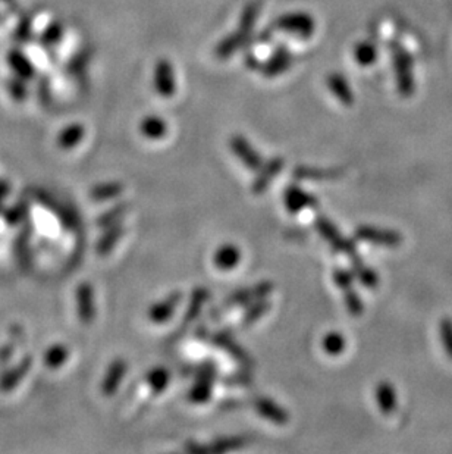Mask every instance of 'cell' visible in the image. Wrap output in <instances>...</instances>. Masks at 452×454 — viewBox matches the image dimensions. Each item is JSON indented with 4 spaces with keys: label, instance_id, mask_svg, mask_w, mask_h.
<instances>
[{
    "label": "cell",
    "instance_id": "1",
    "mask_svg": "<svg viewBox=\"0 0 452 454\" xmlns=\"http://www.w3.org/2000/svg\"><path fill=\"white\" fill-rule=\"evenodd\" d=\"M209 341H212L214 345L222 348L223 352L228 353L241 367L251 369L256 366V362L251 357V354L247 352L240 343H236L232 330L223 328L218 332L210 334Z\"/></svg>",
    "mask_w": 452,
    "mask_h": 454
},
{
    "label": "cell",
    "instance_id": "2",
    "mask_svg": "<svg viewBox=\"0 0 452 454\" xmlns=\"http://www.w3.org/2000/svg\"><path fill=\"white\" fill-rule=\"evenodd\" d=\"M273 288L275 284L272 281H262L251 285V287H245L242 290L235 291L222 303L221 309L218 312L221 313L225 309H232L236 308V306H249L257 300L266 299L267 295L273 291Z\"/></svg>",
    "mask_w": 452,
    "mask_h": 454
},
{
    "label": "cell",
    "instance_id": "3",
    "mask_svg": "<svg viewBox=\"0 0 452 454\" xmlns=\"http://www.w3.org/2000/svg\"><path fill=\"white\" fill-rule=\"evenodd\" d=\"M315 225H316V229L320 232V236L325 238L337 251L346 253V255L351 260L359 258L357 256V249H355L354 242L347 240L346 237H342L341 232L338 231V228L333 225L326 216L319 215L315 220Z\"/></svg>",
    "mask_w": 452,
    "mask_h": 454
},
{
    "label": "cell",
    "instance_id": "4",
    "mask_svg": "<svg viewBox=\"0 0 452 454\" xmlns=\"http://www.w3.org/2000/svg\"><path fill=\"white\" fill-rule=\"evenodd\" d=\"M355 237L360 241H368L372 245L385 246V247H396L401 242V236L394 231L379 229L374 227H360L355 231Z\"/></svg>",
    "mask_w": 452,
    "mask_h": 454
},
{
    "label": "cell",
    "instance_id": "5",
    "mask_svg": "<svg viewBox=\"0 0 452 454\" xmlns=\"http://www.w3.org/2000/svg\"><path fill=\"white\" fill-rule=\"evenodd\" d=\"M182 302L181 291H172L165 299H161L159 303H155L148 310V318L155 324H163L174 316L179 303Z\"/></svg>",
    "mask_w": 452,
    "mask_h": 454
},
{
    "label": "cell",
    "instance_id": "6",
    "mask_svg": "<svg viewBox=\"0 0 452 454\" xmlns=\"http://www.w3.org/2000/svg\"><path fill=\"white\" fill-rule=\"evenodd\" d=\"M284 200L285 206L291 214H298L300 210H303L304 207L316 209L319 206V200L311 193L304 192V190L300 188L298 185H289L285 190Z\"/></svg>",
    "mask_w": 452,
    "mask_h": 454
},
{
    "label": "cell",
    "instance_id": "7",
    "mask_svg": "<svg viewBox=\"0 0 452 454\" xmlns=\"http://www.w3.org/2000/svg\"><path fill=\"white\" fill-rule=\"evenodd\" d=\"M209 299H210V291L206 287H197L196 290L192 291L190 303L187 306V310H185V315H184V319H182V330L174 334V340L181 339L179 335L182 334V331H184L190 324H192L194 321L199 318L203 308H204V304L209 302Z\"/></svg>",
    "mask_w": 452,
    "mask_h": 454
},
{
    "label": "cell",
    "instance_id": "8",
    "mask_svg": "<svg viewBox=\"0 0 452 454\" xmlns=\"http://www.w3.org/2000/svg\"><path fill=\"white\" fill-rule=\"evenodd\" d=\"M231 149L234 155L238 157V159L249 168V170H260V166L263 165V161L260 155H258L253 146L247 141L242 135H234L231 140Z\"/></svg>",
    "mask_w": 452,
    "mask_h": 454
},
{
    "label": "cell",
    "instance_id": "9",
    "mask_svg": "<svg viewBox=\"0 0 452 454\" xmlns=\"http://www.w3.org/2000/svg\"><path fill=\"white\" fill-rule=\"evenodd\" d=\"M253 407L258 415H262L264 419L273 422L276 425H285L288 424V413L286 410H284L281 406H279L276 401L263 397V396H257L253 398Z\"/></svg>",
    "mask_w": 452,
    "mask_h": 454
},
{
    "label": "cell",
    "instance_id": "10",
    "mask_svg": "<svg viewBox=\"0 0 452 454\" xmlns=\"http://www.w3.org/2000/svg\"><path fill=\"white\" fill-rule=\"evenodd\" d=\"M395 69H396V80L398 87L404 96L413 93V69H411V59L408 58L404 50H396L395 54Z\"/></svg>",
    "mask_w": 452,
    "mask_h": 454
},
{
    "label": "cell",
    "instance_id": "11",
    "mask_svg": "<svg viewBox=\"0 0 452 454\" xmlns=\"http://www.w3.org/2000/svg\"><path fill=\"white\" fill-rule=\"evenodd\" d=\"M284 168V161L281 157H275V159H271L267 163L260 166V171H258L257 177L254 178L253 185H251V192L254 194H262L264 193L267 187L271 185L272 179L278 177V174L281 172Z\"/></svg>",
    "mask_w": 452,
    "mask_h": 454
},
{
    "label": "cell",
    "instance_id": "12",
    "mask_svg": "<svg viewBox=\"0 0 452 454\" xmlns=\"http://www.w3.org/2000/svg\"><path fill=\"white\" fill-rule=\"evenodd\" d=\"M31 365H32V359L31 356H27L19 362V365L10 369H5V372L0 375V391L2 393L12 391V389L25 378Z\"/></svg>",
    "mask_w": 452,
    "mask_h": 454
},
{
    "label": "cell",
    "instance_id": "13",
    "mask_svg": "<svg viewBox=\"0 0 452 454\" xmlns=\"http://www.w3.org/2000/svg\"><path fill=\"white\" fill-rule=\"evenodd\" d=\"M77 310L82 324H90L94 319V294L90 282H81L77 288Z\"/></svg>",
    "mask_w": 452,
    "mask_h": 454
},
{
    "label": "cell",
    "instance_id": "14",
    "mask_svg": "<svg viewBox=\"0 0 452 454\" xmlns=\"http://www.w3.org/2000/svg\"><path fill=\"white\" fill-rule=\"evenodd\" d=\"M126 362L124 359H115V361L109 365L106 371V375L103 378V383H102V391L104 396L111 397L115 394V391L120 387V384L122 383V379L126 375Z\"/></svg>",
    "mask_w": 452,
    "mask_h": 454
},
{
    "label": "cell",
    "instance_id": "15",
    "mask_svg": "<svg viewBox=\"0 0 452 454\" xmlns=\"http://www.w3.org/2000/svg\"><path fill=\"white\" fill-rule=\"evenodd\" d=\"M241 260V250L234 245L222 246L214 255V265L222 271H231Z\"/></svg>",
    "mask_w": 452,
    "mask_h": 454
},
{
    "label": "cell",
    "instance_id": "16",
    "mask_svg": "<svg viewBox=\"0 0 452 454\" xmlns=\"http://www.w3.org/2000/svg\"><path fill=\"white\" fill-rule=\"evenodd\" d=\"M339 170H321V168L315 166H298L294 170V178L301 179H308V181H321V179H335L341 177Z\"/></svg>",
    "mask_w": 452,
    "mask_h": 454
},
{
    "label": "cell",
    "instance_id": "17",
    "mask_svg": "<svg viewBox=\"0 0 452 454\" xmlns=\"http://www.w3.org/2000/svg\"><path fill=\"white\" fill-rule=\"evenodd\" d=\"M271 302L262 299V300H257L251 304H249V309L245 310L244 316H242V321H241V328L247 330L250 328L253 324H256L258 319H262L263 316L271 310Z\"/></svg>",
    "mask_w": 452,
    "mask_h": 454
},
{
    "label": "cell",
    "instance_id": "18",
    "mask_svg": "<svg viewBox=\"0 0 452 454\" xmlns=\"http://www.w3.org/2000/svg\"><path fill=\"white\" fill-rule=\"evenodd\" d=\"M106 229L107 231L100 237L99 242H97V251H99V255H102V256H106L107 253H111L113 250L117 240L124 236V231H125L124 225H121V224H115Z\"/></svg>",
    "mask_w": 452,
    "mask_h": 454
},
{
    "label": "cell",
    "instance_id": "19",
    "mask_svg": "<svg viewBox=\"0 0 452 454\" xmlns=\"http://www.w3.org/2000/svg\"><path fill=\"white\" fill-rule=\"evenodd\" d=\"M68 357H69L68 347L65 344L58 343V344H53L47 348L45 356H43V362H45V365L49 369H59L60 366H63L65 363H67Z\"/></svg>",
    "mask_w": 452,
    "mask_h": 454
},
{
    "label": "cell",
    "instance_id": "20",
    "mask_svg": "<svg viewBox=\"0 0 452 454\" xmlns=\"http://www.w3.org/2000/svg\"><path fill=\"white\" fill-rule=\"evenodd\" d=\"M376 400L383 413L389 415L396 407V397H395V389L391 384L381 383L376 388Z\"/></svg>",
    "mask_w": 452,
    "mask_h": 454
},
{
    "label": "cell",
    "instance_id": "21",
    "mask_svg": "<svg viewBox=\"0 0 452 454\" xmlns=\"http://www.w3.org/2000/svg\"><path fill=\"white\" fill-rule=\"evenodd\" d=\"M129 207H131V205H129L128 202H121L120 205H116L112 209L106 210V212H103L99 216V219H97V225L102 228H109L115 224H120L124 219V216L129 212Z\"/></svg>",
    "mask_w": 452,
    "mask_h": 454
},
{
    "label": "cell",
    "instance_id": "22",
    "mask_svg": "<svg viewBox=\"0 0 452 454\" xmlns=\"http://www.w3.org/2000/svg\"><path fill=\"white\" fill-rule=\"evenodd\" d=\"M146 379H147V384L150 385V388H152V394L157 396L168 387V384L170 381V372L166 367L159 366V367L152 369V371H150L148 375L146 376Z\"/></svg>",
    "mask_w": 452,
    "mask_h": 454
},
{
    "label": "cell",
    "instance_id": "23",
    "mask_svg": "<svg viewBox=\"0 0 452 454\" xmlns=\"http://www.w3.org/2000/svg\"><path fill=\"white\" fill-rule=\"evenodd\" d=\"M124 192V185L121 183H104L91 188L90 196L94 202H106V200L115 198Z\"/></svg>",
    "mask_w": 452,
    "mask_h": 454
},
{
    "label": "cell",
    "instance_id": "24",
    "mask_svg": "<svg viewBox=\"0 0 452 454\" xmlns=\"http://www.w3.org/2000/svg\"><path fill=\"white\" fill-rule=\"evenodd\" d=\"M139 130L150 140H159L166 134V125L157 116H150L142 122Z\"/></svg>",
    "mask_w": 452,
    "mask_h": 454
},
{
    "label": "cell",
    "instance_id": "25",
    "mask_svg": "<svg viewBox=\"0 0 452 454\" xmlns=\"http://www.w3.org/2000/svg\"><path fill=\"white\" fill-rule=\"evenodd\" d=\"M213 384L214 383L207 381V379H196V384L192 385V388L188 393V398L192 401V403H197V405L206 403L212 396Z\"/></svg>",
    "mask_w": 452,
    "mask_h": 454
},
{
    "label": "cell",
    "instance_id": "26",
    "mask_svg": "<svg viewBox=\"0 0 452 454\" xmlns=\"http://www.w3.org/2000/svg\"><path fill=\"white\" fill-rule=\"evenodd\" d=\"M245 446V438L242 437H222L214 440L212 444L209 446V454H221L226 451H232V450H238Z\"/></svg>",
    "mask_w": 452,
    "mask_h": 454
},
{
    "label": "cell",
    "instance_id": "27",
    "mask_svg": "<svg viewBox=\"0 0 452 454\" xmlns=\"http://www.w3.org/2000/svg\"><path fill=\"white\" fill-rule=\"evenodd\" d=\"M157 76L163 78L161 81H156L159 93L163 94V96H170V94L174 93V80H172L174 76H172V69L168 62L160 63L157 68Z\"/></svg>",
    "mask_w": 452,
    "mask_h": 454
},
{
    "label": "cell",
    "instance_id": "28",
    "mask_svg": "<svg viewBox=\"0 0 452 454\" xmlns=\"http://www.w3.org/2000/svg\"><path fill=\"white\" fill-rule=\"evenodd\" d=\"M250 369L242 367V371L234 372L222 378V384L225 387H232V388H249L253 384V375L249 372Z\"/></svg>",
    "mask_w": 452,
    "mask_h": 454
},
{
    "label": "cell",
    "instance_id": "29",
    "mask_svg": "<svg viewBox=\"0 0 452 454\" xmlns=\"http://www.w3.org/2000/svg\"><path fill=\"white\" fill-rule=\"evenodd\" d=\"M82 134H84V130H82V126L80 125H71L68 126L67 130H63L59 135V139H58V143L59 146L62 147V149H71V147L74 146H77L81 139H82Z\"/></svg>",
    "mask_w": 452,
    "mask_h": 454
},
{
    "label": "cell",
    "instance_id": "30",
    "mask_svg": "<svg viewBox=\"0 0 452 454\" xmlns=\"http://www.w3.org/2000/svg\"><path fill=\"white\" fill-rule=\"evenodd\" d=\"M352 266H354V273L357 275L359 281L365 285V287H374L378 284V277H376L374 271L368 268L364 263L360 260V258L352 260Z\"/></svg>",
    "mask_w": 452,
    "mask_h": 454
},
{
    "label": "cell",
    "instance_id": "31",
    "mask_svg": "<svg viewBox=\"0 0 452 454\" xmlns=\"http://www.w3.org/2000/svg\"><path fill=\"white\" fill-rule=\"evenodd\" d=\"M323 348H325V352L328 354L337 356L346 350V339H343L339 332L335 331L328 332L325 335V339H323Z\"/></svg>",
    "mask_w": 452,
    "mask_h": 454
},
{
    "label": "cell",
    "instance_id": "32",
    "mask_svg": "<svg viewBox=\"0 0 452 454\" xmlns=\"http://www.w3.org/2000/svg\"><path fill=\"white\" fill-rule=\"evenodd\" d=\"M354 58L363 65H369L376 59V50L374 46L370 43H361L354 50Z\"/></svg>",
    "mask_w": 452,
    "mask_h": 454
},
{
    "label": "cell",
    "instance_id": "33",
    "mask_svg": "<svg viewBox=\"0 0 452 454\" xmlns=\"http://www.w3.org/2000/svg\"><path fill=\"white\" fill-rule=\"evenodd\" d=\"M343 293H346V306H347L348 312L352 316H360L363 312V303H361L360 295L352 290V287L343 290Z\"/></svg>",
    "mask_w": 452,
    "mask_h": 454
},
{
    "label": "cell",
    "instance_id": "34",
    "mask_svg": "<svg viewBox=\"0 0 452 454\" xmlns=\"http://www.w3.org/2000/svg\"><path fill=\"white\" fill-rule=\"evenodd\" d=\"M352 280L354 275L347 269H335V272H333V281H335V284L342 291L351 287Z\"/></svg>",
    "mask_w": 452,
    "mask_h": 454
},
{
    "label": "cell",
    "instance_id": "35",
    "mask_svg": "<svg viewBox=\"0 0 452 454\" xmlns=\"http://www.w3.org/2000/svg\"><path fill=\"white\" fill-rule=\"evenodd\" d=\"M440 334H442V343L447 353L452 357V321L445 318L440 322Z\"/></svg>",
    "mask_w": 452,
    "mask_h": 454
},
{
    "label": "cell",
    "instance_id": "36",
    "mask_svg": "<svg viewBox=\"0 0 452 454\" xmlns=\"http://www.w3.org/2000/svg\"><path fill=\"white\" fill-rule=\"evenodd\" d=\"M15 350H16V343H10L6 344L3 347H0V367L6 369L9 362L12 361L14 356H15Z\"/></svg>",
    "mask_w": 452,
    "mask_h": 454
},
{
    "label": "cell",
    "instance_id": "37",
    "mask_svg": "<svg viewBox=\"0 0 452 454\" xmlns=\"http://www.w3.org/2000/svg\"><path fill=\"white\" fill-rule=\"evenodd\" d=\"M21 219H23V210H21L19 207H12L5 212V220L9 225L19 224Z\"/></svg>",
    "mask_w": 452,
    "mask_h": 454
},
{
    "label": "cell",
    "instance_id": "38",
    "mask_svg": "<svg viewBox=\"0 0 452 454\" xmlns=\"http://www.w3.org/2000/svg\"><path fill=\"white\" fill-rule=\"evenodd\" d=\"M184 449L191 454H209V446H203L196 441H187Z\"/></svg>",
    "mask_w": 452,
    "mask_h": 454
},
{
    "label": "cell",
    "instance_id": "39",
    "mask_svg": "<svg viewBox=\"0 0 452 454\" xmlns=\"http://www.w3.org/2000/svg\"><path fill=\"white\" fill-rule=\"evenodd\" d=\"M244 403L240 400H236V398H231V400H223L222 403L219 405V407L222 410H236V409H241Z\"/></svg>",
    "mask_w": 452,
    "mask_h": 454
},
{
    "label": "cell",
    "instance_id": "40",
    "mask_svg": "<svg viewBox=\"0 0 452 454\" xmlns=\"http://www.w3.org/2000/svg\"><path fill=\"white\" fill-rule=\"evenodd\" d=\"M196 337L199 340H203V341H209L210 339V331L207 330V326H204V325H200L197 331H196Z\"/></svg>",
    "mask_w": 452,
    "mask_h": 454
}]
</instances>
